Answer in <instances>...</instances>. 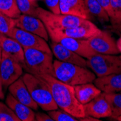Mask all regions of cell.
<instances>
[{"instance_id": "cell-2", "label": "cell", "mask_w": 121, "mask_h": 121, "mask_svg": "<svg viewBox=\"0 0 121 121\" xmlns=\"http://www.w3.org/2000/svg\"><path fill=\"white\" fill-rule=\"evenodd\" d=\"M54 77L59 81L70 86L91 83L96 75L86 67L65 62L58 60L53 61Z\"/></svg>"}, {"instance_id": "cell-26", "label": "cell", "mask_w": 121, "mask_h": 121, "mask_svg": "<svg viewBox=\"0 0 121 121\" xmlns=\"http://www.w3.org/2000/svg\"><path fill=\"white\" fill-rule=\"evenodd\" d=\"M15 27V19L0 13V32L8 36L9 33Z\"/></svg>"}, {"instance_id": "cell-35", "label": "cell", "mask_w": 121, "mask_h": 121, "mask_svg": "<svg viewBox=\"0 0 121 121\" xmlns=\"http://www.w3.org/2000/svg\"><path fill=\"white\" fill-rule=\"evenodd\" d=\"M3 36H4V34H2V33L0 32V40L2 39V38L3 37Z\"/></svg>"}, {"instance_id": "cell-27", "label": "cell", "mask_w": 121, "mask_h": 121, "mask_svg": "<svg viewBox=\"0 0 121 121\" xmlns=\"http://www.w3.org/2000/svg\"><path fill=\"white\" fill-rule=\"evenodd\" d=\"M49 115L53 119L54 121H78V119L71 115L68 112L62 109H54V110L48 111Z\"/></svg>"}, {"instance_id": "cell-7", "label": "cell", "mask_w": 121, "mask_h": 121, "mask_svg": "<svg viewBox=\"0 0 121 121\" xmlns=\"http://www.w3.org/2000/svg\"><path fill=\"white\" fill-rule=\"evenodd\" d=\"M49 36L52 41L58 42L65 47L78 54L85 59H89L94 54H97L93 50L87 39H78L69 36H66L57 30L56 29L47 28Z\"/></svg>"}, {"instance_id": "cell-24", "label": "cell", "mask_w": 121, "mask_h": 121, "mask_svg": "<svg viewBox=\"0 0 121 121\" xmlns=\"http://www.w3.org/2000/svg\"><path fill=\"white\" fill-rule=\"evenodd\" d=\"M16 2L21 14L36 17L37 0H16Z\"/></svg>"}, {"instance_id": "cell-28", "label": "cell", "mask_w": 121, "mask_h": 121, "mask_svg": "<svg viewBox=\"0 0 121 121\" xmlns=\"http://www.w3.org/2000/svg\"><path fill=\"white\" fill-rule=\"evenodd\" d=\"M0 121H20L7 104L0 102Z\"/></svg>"}, {"instance_id": "cell-15", "label": "cell", "mask_w": 121, "mask_h": 121, "mask_svg": "<svg viewBox=\"0 0 121 121\" xmlns=\"http://www.w3.org/2000/svg\"><path fill=\"white\" fill-rule=\"evenodd\" d=\"M8 89L9 94H12V96L17 101L26 104L32 109L34 110L38 109L39 106L31 97L22 77L9 85Z\"/></svg>"}, {"instance_id": "cell-10", "label": "cell", "mask_w": 121, "mask_h": 121, "mask_svg": "<svg viewBox=\"0 0 121 121\" xmlns=\"http://www.w3.org/2000/svg\"><path fill=\"white\" fill-rule=\"evenodd\" d=\"M91 48L96 53L104 54H118L120 51L114 38L107 30H102L99 34L88 39Z\"/></svg>"}, {"instance_id": "cell-22", "label": "cell", "mask_w": 121, "mask_h": 121, "mask_svg": "<svg viewBox=\"0 0 121 121\" xmlns=\"http://www.w3.org/2000/svg\"><path fill=\"white\" fill-rule=\"evenodd\" d=\"M104 94L111 107L112 115L110 116V118L115 120L118 116L121 115V93Z\"/></svg>"}, {"instance_id": "cell-17", "label": "cell", "mask_w": 121, "mask_h": 121, "mask_svg": "<svg viewBox=\"0 0 121 121\" xmlns=\"http://www.w3.org/2000/svg\"><path fill=\"white\" fill-rule=\"evenodd\" d=\"M94 85L102 92L117 93L121 91V73L98 77L94 81Z\"/></svg>"}, {"instance_id": "cell-19", "label": "cell", "mask_w": 121, "mask_h": 121, "mask_svg": "<svg viewBox=\"0 0 121 121\" xmlns=\"http://www.w3.org/2000/svg\"><path fill=\"white\" fill-rule=\"evenodd\" d=\"M6 104L14 112L20 121H34L35 112L26 104L20 102L12 94H8L6 97Z\"/></svg>"}, {"instance_id": "cell-16", "label": "cell", "mask_w": 121, "mask_h": 121, "mask_svg": "<svg viewBox=\"0 0 121 121\" xmlns=\"http://www.w3.org/2000/svg\"><path fill=\"white\" fill-rule=\"evenodd\" d=\"M60 9L61 14L75 15L89 20L92 18L84 0H60Z\"/></svg>"}, {"instance_id": "cell-32", "label": "cell", "mask_w": 121, "mask_h": 121, "mask_svg": "<svg viewBox=\"0 0 121 121\" xmlns=\"http://www.w3.org/2000/svg\"><path fill=\"white\" fill-rule=\"evenodd\" d=\"M4 98V94L2 90V84L1 81H0V99H3Z\"/></svg>"}, {"instance_id": "cell-20", "label": "cell", "mask_w": 121, "mask_h": 121, "mask_svg": "<svg viewBox=\"0 0 121 121\" xmlns=\"http://www.w3.org/2000/svg\"><path fill=\"white\" fill-rule=\"evenodd\" d=\"M73 88L75 97L83 105L89 103L102 93V91L92 82L75 85L73 86Z\"/></svg>"}, {"instance_id": "cell-6", "label": "cell", "mask_w": 121, "mask_h": 121, "mask_svg": "<svg viewBox=\"0 0 121 121\" xmlns=\"http://www.w3.org/2000/svg\"><path fill=\"white\" fill-rule=\"evenodd\" d=\"M36 17L44 23L46 28L59 30L80 26L87 20V19L75 15L55 14L40 7L36 9Z\"/></svg>"}, {"instance_id": "cell-11", "label": "cell", "mask_w": 121, "mask_h": 121, "mask_svg": "<svg viewBox=\"0 0 121 121\" xmlns=\"http://www.w3.org/2000/svg\"><path fill=\"white\" fill-rule=\"evenodd\" d=\"M15 27L36 34L47 41L49 40V34L44 23L37 17L21 14L15 18Z\"/></svg>"}, {"instance_id": "cell-12", "label": "cell", "mask_w": 121, "mask_h": 121, "mask_svg": "<svg viewBox=\"0 0 121 121\" xmlns=\"http://www.w3.org/2000/svg\"><path fill=\"white\" fill-rule=\"evenodd\" d=\"M86 116H90L96 119L110 117L112 115L111 107L102 92L91 102L83 105Z\"/></svg>"}, {"instance_id": "cell-33", "label": "cell", "mask_w": 121, "mask_h": 121, "mask_svg": "<svg viewBox=\"0 0 121 121\" xmlns=\"http://www.w3.org/2000/svg\"><path fill=\"white\" fill-rule=\"evenodd\" d=\"M2 51L1 47H0V62H1V60H2Z\"/></svg>"}, {"instance_id": "cell-1", "label": "cell", "mask_w": 121, "mask_h": 121, "mask_svg": "<svg viewBox=\"0 0 121 121\" xmlns=\"http://www.w3.org/2000/svg\"><path fill=\"white\" fill-rule=\"evenodd\" d=\"M49 86L53 99L59 108L78 119L86 117L83 105L75 95L73 86L66 84L49 75H37Z\"/></svg>"}, {"instance_id": "cell-30", "label": "cell", "mask_w": 121, "mask_h": 121, "mask_svg": "<svg viewBox=\"0 0 121 121\" xmlns=\"http://www.w3.org/2000/svg\"><path fill=\"white\" fill-rule=\"evenodd\" d=\"M35 120L36 121H54L53 119L49 115L43 112H36L35 113Z\"/></svg>"}, {"instance_id": "cell-25", "label": "cell", "mask_w": 121, "mask_h": 121, "mask_svg": "<svg viewBox=\"0 0 121 121\" xmlns=\"http://www.w3.org/2000/svg\"><path fill=\"white\" fill-rule=\"evenodd\" d=\"M109 20L113 25H121V0H110Z\"/></svg>"}, {"instance_id": "cell-38", "label": "cell", "mask_w": 121, "mask_h": 121, "mask_svg": "<svg viewBox=\"0 0 121 121\" xmlns=\"http://www.w3.org/2000/svg\"><path fill=\"white\" fill-rule=\"evenodd\" d=\"M37 1H39V0H37Z\"/></svg>"}, {"instance_id": "cell-34", "label": "cell", "mask_w": 121, "mask_h": 121, "mask_svg": "<svg viewBox=\"0 0 121 121\" xmlns=\"http://www.w3.org/2000/svg\"><path fill=\"white\" fill-rule=\"evenodd\" d=\"M115 120H117V121H121V115H120V116H118L116 119H115Z\"/></svg>"}, {"instance_id": "cell-29", "label": "cell", "mask_w": 121, "mask_h": 121, "mask_svg": "<svg viewBox=\"0 0 121 121\" xmlns=\"http://www.w3.org/2000/svg\"><path fill=\"white\" fill-rule=\"evenodd\" d=\"M49 9L53 13L60 14V0H43Z\"/></svg>"}, {"instance_id": "cell-18", "label": "cell", "mask_w": 121, "mask_h": 121, "mask_svg": "<svg viewBox=\"0 0 121 121\" xmlns=\"http://www.w3.org/2000/svg\"><path fill=\"white\" fill-rule=\"evenodd\" d=\"M0 47L2 51L11 57L20 62L23 68L24 65V51L23 48L14 39L4 35L0 40Z\"/></svg>"}, {"instance_id": "cell-31", "label": "cell", "mask_w": 121, "mask_h": 121, "mask_svg": "<svg viewBox=\"0 0 121 121\" xmlns=\"http://www.w3.org/2000/svg\"><path fill=\"white\" fill-rule=\"evenodd\" d=\"M99 3L104 9L107 11L108 15L110 14V0H96Z\"/></svg>"}, {"instance_id": "cell-13", "label": "cell", "mask_w": 121, "mask_h": 121, "mask_svg": "<svg viewBox=\"0 0 121 121\" xmlns=\"http://www.w3.org/2000/svg\"><path fill=\"white\" fill-rule=\"evenodd\" d=\"M49 47L52 54L58 60L87 68L86 60L85 58L65 47L60 43L52 41Z\"/></svg>"}, {"instance_id": "cell-8", "label": "cell", "mask_w": 121, "mask_h": 121, "mask_svg": "<svg viewBox=\"0 0 121 121\" xmlns=\"http://www.w3.org/2000/svg\"><path fill=\"white\" fill-rule=\"evenodd\" d=\"M7 36L16 40L23 48L36 49L48 53H52L50 47L45 39L19 28L15 27L13 28Z\"/></svg>"}, {"instance_id": "cell-4", "label": "cell", "mask_w": 121, "mask_h": 121, "mask_svg": "<svg viewBox=\"0 0 121 121\" xmlns=\"http://www.w3.org/2000/svg\"><path fill=\"white\" fill-rule=\"evenodd\" d=\"M23 68L30 74L49 75L54 77L52 53L31 48H23Z\"/></svg>"}, {"instance_id": "cell-5", "label": "cell", "mask_w": 121, "mask_h": 121, "mask_svg": "<svg viewBox=\"0 0 121 121\" xmlns=\"http://www.w3.org/2000/svg\"><path fill=\"white\" fill-rule=\"evenodd\" d=\"M87 68L97 76L102 77L121 73V59L117 54H96L86 59Z\"/></svg>"}, {"instance_id": "cell-37", "label": "cell", "mask_w": 121, "mask_h": 121, "mask_svg": "<svg viewBox=\"0 0 121 121\" xmlns=\"http://www.w3.org/2000/svg\"><path fill=\"white\" fill-rule=\"evenodd\" d=\"M120 59H121V55H120Z\"/></svg>"}, {"instance_id": "cell-9", "label": "cell", "mask_w": 121, "mask_h": 121, "mask_svg": "<svg viewBox=\"0 0 121 121\" xmlns=\"http://www.w3.org/2000/svg\"><path fill=\"white\" fill-rule=\"evenodd\" d=\"M23 66L15 59L2 52L0 62V81L7 88L23 75Z\"/></svg>"}, {"instance_id": "cell-14", "label": "cell", "mask_w": 121, "mask_h": 121, "mask_svg": "<svg viewBox=\"0 0 121 121\" xmlns=\"http://www.w3.org/2000/svg\"><path fill=\"white\" fill-rule=\"evenodd\" d=\"M61 34L78 39H88L99 34L101 30L89 20H87L83 24L62 30L56 29Z\"/></svg>"}, {"instance_id": "cell-23", "label": "cell", "mask_w": 121, "mask_h": 121, "mask_svg": "<svg viewBox=\"0 0 121 121\" xmlns=\"http://www.w3.org/2000/svg\"><path fill=\"white\" fill-rule=\"evenodd\" d=\"M0 13L15 19L21 15L16 0H0Z\"/></svg>"}, {"instance_id": "cell-3", "label": "cell", "mask_w": 121, "mask_h": 121, "mask_svg": "<svg viewBox=\"0 0 121 121\" xmlns=\"http://www.w3.org/2000/svg\"><path fill=\"white\" fill-rule=\"evenodd\" d=\"M22 78L33 99L43 110L48 112L58 109L49 85L43 79L29 73L24 74Z\"/></svg>"}, {"instance_id": "cell-21", "label": "cell", "mask_w": 121, "mask_h": 121, "mask_svg": "<svg viewBox=\"0 0 121 121\" xmlns=\"http://www.w3.org/2000/svg\"><path fill=\"white\" fill-rule=\"evenodd\" d=\"M84 2L91 15L103 22L109 21V17L107 11L96 0H84Z\"/></svg>"}, {"instance_id": "cell-36", "label": "cell", "mask_w": 121, "mask_h": 121, "mask_svg": "<svg viewBox=\"0 0 121 121\" xmlns=\"http://www.w3.org/2000/svg\"><path fill=\"white\" fill-rule=\"evenodd\" d=\"M119 30H120V31L121 32V25H120V28H119Z\"/></svg>"}]
</instances>
